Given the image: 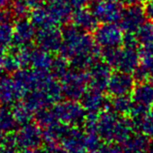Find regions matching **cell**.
<instances>
[{
    "label": "cell",
    "instance_id": "cell-1",
    "mask_svg": "<svg viewBox=\"0 0 153 153\" xmlns=\"http://www.w3.org/2000/svg\"><path fill=\"white\" fill-rule=\"evenodd\" d=\"M107 61L120 72L129 73L135 72L139 67L140 56L137 49L131 48H108L105 51Z\"/></svg>",
    "mask_w": 153,
    "mask_h": 153
},
{
    "label": "cell",
    "instance_id": "cell-2",
    "mask_svg": "<svg viewBox=\"0 0 153 153\" xmlns=\"http://www.w3.org/2000/svg\"><path fill=\"white\" fill-rule=\"evenodd\" d=\"M123 29L116 22H104L95 29V40L105 48H117L123 44Z\"/></svg>",
    "mask_w": 153,
    "mask_h": 153
},
{
    "label": "cell",
    "instance_id": "cell-3",
    "mask_svg": "<svg viewBox=\"0 0 153 153\" xmlns=\"http://www.w3.org/2000/svg\"><path fill=\"white\" fill-rule=\"evenodd\" d=\"M146 7L139 4H131L123 8L118 25L125 32H136V30L146 21Z\"/></svg>",
    "mask_w": 153,
    "mask_h": 153
},
{
    "label": "cell",
    "instance_id": "cell-4",
    "mask_svg": "<svg viewBox=\"0 0 153 153\" xmlns=\"http://www.w3.org/2000/svg\"><path fill=\"white\" fill-rule=\"evenodd\" d=\"M91 11L99 22H117L121 18L123 7L116 0H101L94 2Z\"/></svg>",
    "mask_w": 153,
    "mask_h": 153
},
{
    "label": "cell",
    "instance_id": "cell-5",
    "mask_svg": "<svg viewBox=\"0 0 153 153\" xmlns=\"http://www.w3.org/2000/svg\"><path fill=\"white\" fill-rule=\"evenodd\" d=\"M134 86L135 79L129 73L124 72L114 75L110 82V90L116 97L130 94L134 90Z\"/></svg>",
    "mask_w": 153,
    "mask_h": 153
},
{
    "label": "cell",
    "instance_id": "cell-6",
    "mask_svg": "<svg viewBox=\"0 0 153 153\" xmlns=\"http://www.w3.org/2000/svg\"><path fill=\"white\" fill-rule=\"evenodd\" d=\"M72 19L74 25L80 28L82 30H93L98 26L99 21L95 17L93 12L91 10H87L85 8L76 10L72 15Z\"/></svg>",
    "mask_w": 153,
    "mask_h": 153
},
{
    "label": "cell",
    "instance_id": "cell-7",
    "mask_svg": "<svg viewBox=\"0 0 153 153\" xmlns=\"http://www.w3.org/2000/svg\"><path fill=\"white\" fill-rule=\"evenodd\" d=\"M132 99L134 103L143 105L147 108L153 106V84L146 82H140L134 87Z\"/></svg>",
    "mask_w": 153,
    "mask_h": 153
},
{
    "label": "cell",
    "instance_id": "cell-8",
    "mask_svg": "<svg viewBox=\"0 0 153 153\" xmlns=\"http://www.w3.org/2000/svg\"><path fill=\"white\" fill-rule=\"evenodd\" d=\"M30 16H31V22L35 26L43 28L49 26H55L57 25L48 6L44 7L43 5L37 8H34L32 10Z\"/></svg>",
    "mask_w": 153,
    "mask_h": 153
},
{
    "label": "cell",
    "instance_id": "cell-9",
    "mask_svg": "<svg viewBox=\"0 0 153 153\" xmlns=\"http://www.w3.org/2000/svg\"><path fill=\"white\" fill-rule=\"evenodd\" d=\"M147 137L143 134H133L130 138L124 142V152L125 153H144L147 148Z\"/></svg>",
    "mask_w": 153,
    "mask_h": 153
},
{
    "label": "cell",
    "instance_id": "cell-10",
    "mask_svg": "<svg viewBox=\"0 0 153 153\" xmlns=\"http://www.w3.org/2000/svg\"><path fill=\"white\" fill-rule=\"evenodd\" d=\"M34 26L35 25L32 23V22L27 21L26 18L19 19V21L16 22V25L14 26L15 39L19 42L30 40L35 34Z\"/></svg>",
    "mask_w": 153,
    "mask_h": 153
},
{
    "label": "cell",
    "instance_id": "cell-11",
    "mask_svg": "<svg viewBox=\"0 0 153 153\" xmlns=\"http://www.w3.org/2000/svg\"><path fill=\"white\" fill-rule=\"evenodd\" d=\"M38 40L46 47H55L60 42V32L55 26L43 27L38 32Z\"/></svg>",
    "mask_w": 153,
    "mask_h": 153
},
{
    "label": "cell",
    "instance_id": "cell-12",
    "mask_svg": "<svg viewBox=\"0 0 153 153\" xmlns=\"http://www.w3.org/2000/svg\"><path fill=\"white\" fill-rule=\"evenodd\" d=\"M135 34L140 45H148L153 44V21L149 19V21H146L138 29L136 30Z\"/></svg>",
    "mask_w": 153,
    "mask_h": 153
},
{
    "label": "cell",
    "instance_id": "cell-13",
    "mask_svg": "<svg viewBox=\"0 0 153 153\" xmlns=\"http://www.w3.org/2000/svg\"><path fill=\"white\" fill-rule=\"evenodd\" d=\"M134 122L142 134L147 138L153 139V111H148L146 114Z\"/></svg>",
    "mask_w": 153,
    "mask_h": 153
},
{
    "label": "cell",
    "instance_id": "cell-14",
    "mask_svg": "<svg viewBox=\"0 0 153 153\" xmlns=\"http://www.w3.org/2000/svg\"><path fill=\"white\" fill-rule=\"evenodd\" d=\"M12 10L15 17L18 19H25L28 14H31L33 8L29 0H15Z\"/></svg>",
    "mask_w": 153,
    "mask_h": 153
},
{
    "label": "cell",
    "instance_id": "cell-15",
    "mask_svg": "<svg viewBox=\"0 0 153 153\" xmlns=\"http://www.w3.org/2000/svg\"><path fill=\"white\" fill-rule=\"evenodd\" d=\"M134 101L128 95L117 96L114 101V110L120 114H130Z\"/></svg>",
    "mask_w": 153,
    "mask_h": 153
},
{
    "label": "cell",
    "instance_id": "cell-16",
    "mask_svg": "<svg viewBox=\"0 0 153 153\" xmlns=\"http://www.w3.org/2000/svg\"><path fill=\"white\" fill-rule=\"evenodd\" d=\"M14 36V25L9 19L0 23V43L4 44L10 41Z\"/></svg>",
    "mask_w": 153,
    "mask_h": 153
},
{
    "label": "cell",
    "instance_id": "cell-17",
    "mask_svg": "<svg viewBox=\"0 0 153 153\" xmlns=\"http://www.w3.org/2000/svg\"><path fill=\"white\" fill-rule=\"evenodd\" d=\"M144 7H146L147 18L153 21V0H147Z\"/></svg>",
    "mask_w": 153,
    "mask_h": 153
},
{
    "label": "cell",
    "instance_id": "cell-18",
    "mask_svg": "<svg viewBox=\"0 0 153 153\" xmlns=\"http://www.w3.org/2000/svg\"><path fill=\"white\" fill-rule=\"evenodd\" d=\"M30 3H31V6L32 8H37L39 6H43L45 5L47 2H50L51 0H29Z\"/></svg>",
    "mask_w": 153,
    "mask_h": 153
},
{
    "label": "cell",
    "instance_id": "cell-19",
    "mask_svg": "<svg viewBox=\"0 0 153 153\" xmlns=\"http://www.w3.org/2000/svg\"><path fill=\"white\" fill-rule=\"evenodd\" d=\"M143 0H120V2L126 4V5H131V4H139L142 3Z\"/></svg>",
    "mask_w": 153,
    "mask_h": 153
},
{
    "label": "cell",
    "instance_id": "cell-20",
    "mask_svg": "<svg viewBox=\"0 0 153 153\" xmlns=\"http://www.w3.org/2000/svg\"><path fill=\"white\" fill-rule=\"evenodd\" d=\"M6 19H9V17H8V15H6L5 12L2 11L1 8H0V23L5 22Z\"/></svg>",
    "mask_w": 153,
    "mask_h": 153
},
{
    "label": "cell",
    "instance_id": "cell-21",
    "mask_svg": "<svg viewBox=\"0 0 153 153\" xmlns=\"http://www.w3.org/2000/svg\"><path fill=\"white\" fill-rule=\"evenodd\" d=\"M144 153H153V140L150 143H148V146H147V148Z\"/></svg>",
    "mask_w": 153,
    "mask_h": 153
},
{
    "label": "cell",
    "instance_id": "cell-22",
    "mask_svg": "<svg viewBox=\"0 0 153 153\" xmlns=\"http://www.w3.org/2000/svg\"><path fill=\"white\" fill-rule=\"evenodd\" d=\"M9 3V0H0V8L5 7Z\"/></svg>",
    "mask_w": 153,
    "mask_h": 153
},
{
    "label": "cell",
    "instance_id": "cell-23",
    "mask_svg": "<svg viewBox=\"0 0 153 153\" xmlns=\"http://www.w3.org/2000/svg\"><path fill=\"white\" fill-rule=\"evenodd\" d=\"M90 1H92V2H98V1H101V0H90Z\"/></svg>",
    "mask_w": 153,
    "mask_h": 153
},
{
    "label": "cell",
    "instance_id": "cell-24",
    "mask_svg": "<svg viewBox=\"0 0 153 153\" xmlns=\"http://www.w3.org/2000/svg\"><path fill=\"white\" fill-rule=\"evenodd\" d=\"M152 79H153V75H152Z\"/></svg>",
    "mask_w": 153,
    "mask_h": 153
}]
</instances>
